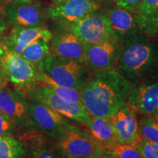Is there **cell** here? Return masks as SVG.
Returning <instances> with one entry per match:
<instances>
[{
  "mask_svg": "<svg viewBox=\"0 0 158 158\" xmlns=\"http://www.w3.org/2000/svg\"><path fill=\"white\" fill-rule=\"evenodd\" d=\"M17 138L24 147L25 158H64L56 142L37 129L18 134Z\"/></svg>",
  "mask_w": 158,
  "mask_h": 158,
  "instance_id": "9a60e30c",
  "label": "cell"
},
{
  "mask_svg": "<svg viewBox=\"0 0 158 158\" xmlns=\"http://www.w3.org/2000/svg\"><path fill=\"white\" fill-rule=\"evenodd\" d=\"M120 48L121 45L114 38L84 45L85 64L98 73L110 70L116 64Z\"/></svg>",
  "mask_w": 158,
  "mask_h": 158,
  "instance_id": "7c38bea8",
  "label": "cell"
},
{
  "mask_svg": "<svg viewBox=\"0 0 158 158\" xmlns=\"http://www.w3.org/2000/svg\"><path fill=\"white\" fill-rule=\"evenodd\" d=\"M31 2H34V1H36V0H31Z\"/></svg>",
  "mask_w": 158,
  "mask_h": 158,
  "instance_id": "8d00e7d4",
  "label": "cell"
},
{
  "mask_svg": "<svg viewBox=\"0 0 158 158\" xmlns=\"http://www.w3.org/2000/svg\"><path fill=\"white\" fill-rule=\"evenodd\" d=\"M127 101L143 115H152L158 106V81L148 80L134 86Z\"/></svg>",
  "mask_w": 158,
  "mask_h": 158,
  "instance_id": "ac0fdd59",
  "label": "cell"
},
{
  "mask_svg": "<svg viewBox=\"0 0 158 158\" xmlns=\"http://www.w3.org/2000/svg\"><path fill=\"white\" fill-rule=\"evenodd\" d=\"M37 68L42 70L53 81L66 87L79 89L87 80L84 64L51 54Z\"/></svg>",
  "mask_w": 158,
  "mask_h": 158,
  "instance_id": "3957f363",
  "label": "cell"
},
{
  "mask_svg": "<svg viewBox=\"0 0 158 158\" xmlns=\"http://www.w3.org/2000/svg\"><path fill=\"white\" fill-rule=\"evenodd\" d=\"M138 130L141 139L158 143V119L152 114L142 116L138 122Z\"/></svg>",
  "mask_w": 158,
  "mask_h": 158,
  "instance_id": "cb8c5ba5",
  "label": "cell"
},
{
  "mask_svg": "<svg viewBox=\"0 0 158 158\" xmlns=\"http://www.w3.org/2000/svg\"><path fill=\"white\" fill-rule=\"evenodd\" d=\"M46 10L47 18L68 27L92 12L99 10L101 4L94 0H52Z\"/></svg>",
  "mask_w": 158,
  "mask_h": 158,
  "instance_id": "9c48e42d",
  "label": "cell"
},
{
  "mask_svg": "<svg viewBox=\"0 0 158 158\" xmlns=\"http://www.w3.org/2000/svg\"><path fill=\"white\" fill-rule=\"evenodd\" d=\"M94 1L98 2L101 4L102 2H106V1H107V0H94Z\"/></svg>",
  "mask_w": 158,
  "mask_h": 158,
  "instance_id": "836d02e7",
  "label": "cell"
},
{
  "mask_svg": "<svg viewBox=\"0 0 158 158\" xmlns=\"http://www.w3.org/2000/svg\"><path fill=\"white\" fill-rule=\"evenodd\" d=\"M88 127L91 135L102 146L104 150L116 143L115 133L110 117L89 116Z\"/></svg>",
  "mask_w": 158,
  "mask_h": 158,
  "instance_id": "ffe728a7",
  "label": "cell"
},
{
  "mask_svg": "<svg viewBox=\"0 0 158 158\" xmlns=\"http://www.w3.org/2000/svg\"><path fill=\"white\" fill-rule=\"evenodd\" d=\"M52 33L43 27L14 26L7 35L0 37V48L20 55L31 43L39 39L50 41Z\"/></svg>",
  "mask_w": 158,
  "mask_h": 158,
  "instance_id": "4fadbf2b",
  "label": "cell"
},
{
  "mask_svg": "<svg viewBox=\"0 0 158 158\" xmlns=\"http://www.w3.org/2000/svg\"><path fill=\"white\" fill-rule=\"evenodd\" d=\"M134 86L116 68L98 72L80 89L89 115L110 117L127 101Z\"/></svg>",
  "mask_w": 158,
  "mask_h": 158,
  "instance_id": "6da1fadb",
  "label": "cell"
},
{
  "mask_svg": "<svg viewBox=\"0 0 158 158\" xmlns=\"http://www.w3.org/2000/svg\"><path fill=\"white\" fill-rule=\"evenodd\" d=\"M0 73L2 78L24 88L37 81V68L20 55L0 48Z\"/></svg>",
  "mask_w": 158,
  "mask_h": 158,
  "instance_id": "52a82bcc",
  "label": "cell"
},
{
  "mask_svg": "<svg viewBox=\"0 0 158 158\" xmlns=\"http://www.w3.org/2000/svg\"><path fill=\"white\" fill-rule=\"evenodd\" d=\"M137 147L143 158H158V143L141 139Z\"/></svg>",
  "mask_w": 158,
  "mask_h": 158,
  "instance_id": "4316f807",
  "label": "cell"
},
{
  "mask_svg": "<svg viewBox=\"0 0 158 158\" xmlns=\"http://www.w3.org/2000/svg\"><path fill=\"white\" fill-rule=\"evenodd\" d=\"M104 151L111 154L115 158H143L135 145L115 143Z\"/></svg>",
  "mask_w": 158,
  "mask_h": 158,
  "instance_id": "d4e9b609",
  "label": "cell"
},
{
  "mask_svg": "<svg viewBox=\"0 0 158 158\" xmlns=\"http://www.w3.org/2000/svg\"><path fill=\"white\" fill-rule=\"evenodd\" d=\"M55 142L66 157L100 158L104 152L91 134L70 123L62 137Z\"/></svg>",
  "mask_w": 158,
  "mask_h": 158,
  "instance_id": "5b68a950",
  "label": "cell"
},
{
  "mask_svg": "<svg viewBox=\"0 0 158 158\" xmlns=\"http://www.w3.org/2000/svg\"><path fill=\"white\" fill-rule=\"evenodd\" d=\"M29 114L35 127L54 141L64 134L69 122L56 110L42 102L31 100L28 102Z\"/></svg>",
  "mask_w": 158,
  "mask_h": 158,
  "instance_id": "30bf717a",
  "label": "cell"
},
{
  "mask_svg": "<svg viewBox=\"0 0 158 158\" xmlns=\"http://www.w3.org/2000/svg\"><path fill=\"white\" fill-rule=\"evenodd\" d=\"M0 110L14 122L17 135L37 129L29 114L28 102L21 90L9 86H0Z\"/></svg>",
  "mask_w": 158,
  "mask_h": 158,
  "instance_id": "8992f818",
  "label": "cell"
},
{
  "mask_svg": "<svg viewBox=\"0 0 158 158\" xmlns=\"http://www.w3.org/2000/svg\"><path fill=\"white\" fill-rule=\"evenodd\" d=\"M100 158H115V157H114V156L111 155V154L108 152L104 151L103 153L102 154V155H101V157H100Z\"/></svg>",
  "mask_w": 158,
  "mask_h": 158,
  "instance_id": "f546056e",
  "label": "cell"
},
{
  "mask_svg": "<svg viewBox=\"0 0 158 158\" xmlns=\"http://www.w3.org/2000/svg\"><path fill=\"white\" fill-rule=\"evenodd\" d=\"M103 13L107 18L114 37L121 45L140 31L133 13L116 6L106 8Z\"/></svg>",
  "mask_w": 158,
  "mask_h": 158,
  "instance_id": "2e32d148",
  "label": "cell"
},
{
  "mask_svg": "<svg viewBox=\"0 0 158 158\" xmlns=\"http://www.w3.org/2000/svg\"><path fill=\"white\" fill-rule=\"evenodd\" d=\"M9 2H15V3H26L30 2L31 0H7Z\"/></svg>",
  "mask_w": 158,
  "mask_h": 158,
  "instance_id": "4dcf8cb0",
  "label": "cell"
},
{
  "mask_svg": "<svg viewBox=\"0 0 158 158\" xmlns=\"http://www.w3.org/2000/svg\"><path fill=\"white\" fill-rule=\"evenodd\" d=\"M152 115L155 116V118H157V119H158V106H157V108H156V110H155V112H154Z\"/></svg>",
  "mask_w": 158,
  "mask_h": 158,
  "instance_id": "1f68e13d",
  "label": "cell"
},
{
  "mask_svg": "<svg viewBox=\"0 0 158 158\" xmlns=\"http://www.w3.org/2000/svg\"><path fill=\"white\" fill-rule=\"evenodd\" d=\"M3 78H2V76H1V73H0V86H2V83H3Z\"/></svg>",
  "mask_w": 158,
  "mask_h": 158,
  "instance_id": "d6a6232c",
  "label": "cell"
},
{
  "mask_svg": "<svg viewBox=\"0 0 158 158\" xmlns=\"http://www.w3.org/2000/svg\"><path fill=\"white\" fill-rule=\"evenodd\" d=\"M64 158H76V157H64Z\"/></svg>",
  "mask_w": 158,
  "mask_h": 158,
  "instance_id": "d590c367",
  "label": "cell"
},
{
  "mask_svg": "<svg viewBox=\"0 0 158 158\" xmlns=\"http://www.w3.org/2000/svg\"><path fill=\"white\" fill-rule=\"evenodd\" d=\"M37 81L43 83L53 92L67 101L82 103L79 89L66 87L57 84L39 69H37Z\"/></svg>",
  "mask_w": 158,
  "mask_h": 158,
  "instance_id": "44dd1931",
  "label": "cell"
},
{
  "mask_svg": "<svg viewBox=\"0 0 158 158\" xmlns=\"http://www.w3.org/2000/svg\"><path fill=\"white\" fill-rule=\"evenodd\" d=\"M143 33H138L121 45L116 70L134 86L153 80L158 72V47Z\"/></svg>",
  "mask_w": 158,
  "mask_h": 158,
  "instance_id": "7a4b0ae2",
  "label": "cell"
},
{
  "mask_svg": "<svg viewBox=\"0 0 158 158\" xmlns=\"http://www.w3.org/2000/svg\"><path fill=\"white\" fill-rule=\"evenodd\" d=\"M24 88L31 100L44 103L64 117L89 126V115L82 103L67 101L38 81Z\"/></svg>",
  "mask_w": 158,
  "mask_h": 158,
  "instance_id": "277c9868",
  "label": "cell"
},
{
  "mask_svg": "<svg viewBox=\"0 0 158 158\" xmlns=\"http://www.w3.org/2000/svg\"><path fill=\"white\" fill-rule=\"evenodd\" d=\"M6 21L12 26L40 27L47 18L46 10L37 2L26 3L10 2L4 8Z\"/></svg>",
  "mask_w": 158,
  "mask_h": 158,
  "instance_id": "5bb4252c",
  "label": "cell"
},
{
  "mask_svg": "<svg viewBox=\"0 0 158 158\" xmlns=\"http://www.w3.org/2000/svg\"><path fill=\"white\" fill-rule=\"evenodd\" d=\"M64 28L73 33L84 45L115 39L107 18L99 10L89 13Z\"/></svg>",
  "mask_w": 158,
  "mask_h": 158,
  "instance_id": "ba28073f",
  "label": "cell"
},
{
  "mask_svg": "<svg viewBox=\"0 0 158 158\" xmlns=\"http://www.w3.org/2000/svg\"><path fill=\"white\" fill-rule=\"evenodd\" d=\"M0 158H25L22 142L14 137H0Z\"/></svg>",
  "mask_w": 158,
  "mask_h": 158,
  "instance_id": "603a6c76",
  "label": "cell"
},
{
  "mask_svg": "<svg viewBox=\"0 0 158 158\" xmlns=\"http://www.w3.org/2000/svg\"><path fill=\"white\" fill-rule=\"evenodd\" d=\"M139 30L147 37L158 33V0H141L135 13Z\"/></svg>",
  "mask_w": 158,
  "mask_h": 158,
  "instance_id": "d6986e66",
  "label": "cell"
},
{
  "mask_svg": "<svg viewBox=\"0 0 158 158\" xmlns=\"http://www.w3.org/2000/svg\"><path fill=\"white\" fill-rule=\"evenodd\" d=\"M116 6L135 13L138 8L141 0H112Z\"/></svg>",
  "mask_w": 158,
  "mask_h": 158,
  "instance_id": "83f0119b",
  "label": "cell"
},
{
  "mask_svg": "<svg viewBox=\"0 0 158 158\" xmlns=\"http://www.w3.org/2000/svg\"><path fill=\"white\" fill-rule=\"evenodd\" d=\"M3 16L2 12V9H1V4H0V17Z\"/></svg>",
  "mask_w": 158,
  "mask_h": 158,
  "instance_id": "e575fe53",
  "label": "cell"
},
{
  "mask_svg": "<svg viewBox=\"0 0 158 158\" xmlns=\"http://www.w3.org/2000/svg\"><path fill=\"white\" fill-rule=\"evenodd\" d=\"M136 112L127 101L110 117L115 133L116 143L138 146L141 138L139 135Z\"/></svg>",
  "mask_w": 158,
  "mask_h": 158,
  "instance_id": "8fae6325",
  "label": "cell"
},
{
  "mask_svg": "<svg viewBox=\"0 0 158 158\" xmlns=\"http://www.w3.org/2000/svg\"><path fill=\"white\" fill-rule=\"evenodd\" d=\"M6 29H7L6 20L4 19L3 16L0 17V37L2 36Z\"/></svg>",
  "mask_w": 158,
  "mask_h": 158,
  "instance_id": "f1b7e54d",
  "label": "cell"
},
{
  "mask_svg": "<svg viewBox=\"0 0 158 158\" xmlns=\"http://www.w3.org/2000/svg\"><path fill=\"white\" fill-rule=\"evenodd\" d=\"M17 133L16 127L13 120L0 110V137H14Z\"/></svg>",
  "mask_w": 158,
  "mask_h": 158,
  "instance_id": "484cf974",
  "label": "cell"
},
{
  "mask_svg": "<svg viewBox=\"0 0 158 158\" xmlns=\"http://www.w3.org/2000/svg\"><path fill=\"white\" fill-rule=\"evenodd\" d=\"M50 41L44 39H39L31 43L23 49L20 54L26 60L35 65L51 54Z\"/></svg>",
  "mask_w": 158,
  "mask_h": 158,
  "instance_id": "7402d4cb",
  "label": "cell"
},
{
  "mask_svg": "<svg viewBox=\"0 0 158 158\" xmlns=\"http://www.w3.org/2000/svg\"><path fill=\"white\" fill-rule=\"evenodd\" d=\"M49 43L54 54L85 64L84 44L68 29L52 35Z\"/></svg>",
  "mask_w": 158,
  "mask_h": 158,
  "instance_id": "e0dca14e",
  "label": "cell"
}]
</instances>
